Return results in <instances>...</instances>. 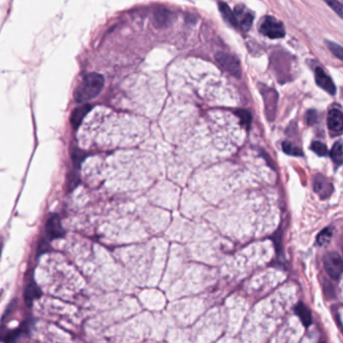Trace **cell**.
<instances>
[{
    "label": "cell",
    "mask_w": 343,
    "mask_h": 343,
    "mask_svg": "<svg viewBox=\"0 0 343 343\" xmlns=\"http://www.w3.org/2000/svg\"><path fill=\"white\" fill-rule=\"evenodd\" d=\"M104 87V78L97 73L86 74L74 91V98L84 103L97 97Z\"/></svg>",
    "instance_id": "obj_1"
},
{
    "label": "cell",
    "mask_w": 343,
    "mask_h": 343,
    "mask_svg": "<svg viewBox=\"0 0 343 343\" xmlns=\"http://www.w3.org/2000/svg\"><path fill=\"white\" fill-rule=\"evenodd\" d=\"M260 31L265 36L276 40V39H282L285 36L286 31L284 28L283 24L276 20L274 16H265L260 24Z\"/></svg>",
    "instance_id": "obj_2"
},
{
    "label": "cell",
    "mask_w": 343,
    "mask_h": 343,
    "mask_svg": "<svg viewBox=\"0 0 343 343\" xmlns=\"http://www.w3.org/2000/svg\"><path fill=\"white\" fill-rule=\"evenodd\" d=\"M323 265L326 273L332 279H338L343 273L342 257L336 252H329L323 258Z\"/></svg>",
    "instance_id": "obj_3"
},
{
    "label": "cell",
    "mask_w": 343,
    "mask_h": 343,
    "mask_svg": "<svg viewBox=\"0 0 343 343\" xmlns=\"http://www.w3.org/2000/svg\"><path fill=\"white\" fill-rule=\"evenodd\" d=\"M216 60L221 65V68L227 73L233 74L236 78H241L242 69L240 61L233 54L224 51H219L216 54Z\"/></svg>",
    "instance_id": "obj_4"
},
{
    "label": "cell",
    "mask_w": 343,
    "mask_h": 343,
    "mask_svg": "<svg viewBox=\"0 0 343 343\" xmlns=\"http://www.w3.org/2000/svg\"><path fill=\"white\" fill-rule=\"evenodd\" d=\"M327 126L332 135H341L343 133V113L338 109H332L327 116Z\"/></svg>",
    "instance_id": "obj_5"
},
{
    "label": "cell",
    "mask_w": 343,
    "mask_h": 343,
    "mask_svg": "<svg viewBox=\"0 0 343 343\" xmlns=\"http://www.w3.org/2000/svg\"><path fill=\"white\" fill-rule=\"evenodd\" d=\"M315 81L321 89L326 91L330 95L336 94V87L332 81V79L324 72L323 69L316 68L315 69Z\"/></svg>",
    "instance_id": "obj_6"
},
{
    "label": "cell",
    "mask_w": 343,
    "mask_h": 343,
    "mask_svg": "<svg viewBox=\"0 0 343 343\" xmlns=\"http://www.w3.org/2000/svg\"><path fill=\"white\" fill-rule=\"evenodd\" d=\"M46 233L49 240L59 239L65 236V230L62 226L61 220L58 216H51L46 224Z\"/></svg>",
    "instance_id": "obj_7"
},
{
    "label": "cell",
    "mask_w": 343,
    "mask_h": 343,
    "mask_svg": "<svg viewBox=\"0 0 343 343\" xmlns=\"http://www.w3.org/2000/svg\"><path fill=\"white\" fill-rule=\"evenodd\" d=\"M314 190L321 198H326L333 192L332 184L322 175H317L314 180Z\"/></svg>",
    "instance_id": "obj_8"
},
{
    "label": "cell",
    "mask_w": 343,
    "mask_h": 343,
    "mask_svg": "<svg viewBox=\"0 0 343 343\" xmlns=\"http://www.w3.org/2000/svg\"><path fill=\"white\" fill-rule=\"evenodd\" d=\"M235 14L237 16L239 25L244 30H249L250 27L252 26L253 21H254V14L245 7H241V6L236 7Z\"/></svg>",
    "instance_id": "obj_9"
},
{
    "label": "cell",
    "mask_w": 343,
    "mask_h": 343,
    "mask_svg": "<svg viewBox=\"0 0 343 343\" xmlns=\"http://www.w3.org/2000/svg\"><path fill=\"white\" fill-rule=\"evenodd\" d=\"M91 109H92V106L88 104L82 105L74 109L71 116V124L74 127V130L79 128V126L81 125V123L84 120L86 115L89 113V111H91Z\"/></svg>",
    "instance_id": "obj_10"
},
{
    "label": "cell",
    "mask_w": 343,
    "mask_h": 343,
    "mask_svg": "<svg viewBox=\"0 0 343 343\" xmlns=\"http://www.w3.org/2000/svg\"><path fill=\"white\" fill-rule=\"evenodd\" d=\"M41 296H42V290L37 287V285L33 281H30L25 287V300L26 304L30 306L32 301L40 298Z\"/></svg>",
    "instance_id": "obj_11"
},
{
    "label": "cell",
    "mask_w": 343,
    "mask_h": 343,
    "mask_svg": "<svg viewBox=\"0 0 343 343\" xmlns=\"http://www.w3.org/2000/svg\"><path fill=\"white\" fill-rule=\"evenodd\" d=\"M295 311H296V314L299 316V318L301 319L302 323L304 324L305 327H308L311 323H312V314L310 312V310L308 309V307L300 302L296 308H295Z\"/></svg>",
    "instance_id": "obj_12"
},
{
    "label": "cell",
    "mask_w": 343,
    "mask_h": 343,
    "mask_svg": "<svg viewBox=\"0 0 343 343\" xmlns=\"http://www.w3.org/2000/svg\"><path fill=\"white\" fill-rule=\"evenodd\" d=\"M219 6H220V10H221V14L223 15L224 20L230 25H232L233 26H238L239 23H238L237 16H236L235 12L230 8V6L224 2H220Z\"/></svg>",
    "instance_id": "obj_13"
},
{
    "label": "cell",
    "mask_w": 343,
    "mask_h": 343,
    "mask_svg": "<svg viewBox=\"0 0 343 343\" xmlns=\"http://www.w3.org/2000/svg\"><path fill=\"white\" fill-rule=\"evenodd\" d=\"M29 326H30L29 323L25 322V323L22 324L21 327H18L17 329H14V330L8 332V333L6 334V336L3 338L4 342L13 343L14 341H16V339H17L22 334L25 333V331H26V329H27Z\"/></svg>",
    "instance_id": "obj_14"
},
{
    "label": "cell",
    "mask_w": 343,
    "mask_h": 343,
    "mask_svg": "<svg viewBox=\"0 0 343 343\" xmlns=\"http://www.w3.org/2000/svg\"><path fill=\"white\" fill-rule=\"evenodd\" d=\"M330 157L333 160V162L339 166L343 164V143L340 141H337L330 151Z\"/></svg>",
    "instance_id": "obj_15"
},
{
    "label": "cell",
    "mask_w": 343,
    "mask_h": 343,
    "mask_svg": "<svg viewBox=\"0 0 343 343\" xmlns=\"http://www.w3.org/2000/svg\"><path fill=\"white\" fill-rule=\"evenodd\" d=\"M333 231L331 227H326L324 228L322 232H320L318 236H317V243L320 245H326L329 243V241L331 240Z\"/></svg>",
    "instance_id": "obj_16"
},
{
    "label": "cell",
    "mask_w": 343,
    "mask_h": 343,
    "mask_svg": "<svg viewBox=\"0 0 343 343\" xmlns=\"http://www.w3.org/2000/svg\"><path fill=\"white\" fill-rule=\"evenodd\" d=\"M283 151L288 154V155H293V156H302L303 155V151L300 148L296 147L292 143L286 141L283 143L282 145Z\"/></svg>",
    "instance_id": "obj_17"
},
{
    "label": "cell",
    "mask_w": 343,
    "mask_h": 343,
    "mask_svg": "<svg viewBox=\"0 0 343 343\" xmlns=\"http://www.w3.org/2000/svg\"><path fill=\"white\" fill-rule=\"evenodd\" d=\"M326 45L328 47V49H330V51L337 58L339 59L340 61L343 62V48L341 46L335 44V43H332V42H326Z\"/></svg>",
    "instance_id": "obj_18"
},
{
    "label": "cell",
    "mask_w": 343,
    "mask_h": 343,
    "mask_svg": "<svg viewBox=\"0 0 343 343\" xmlns=\"http://www.w3.org/2000/svg\"><path fill=\"white\" fill-rule=\"evenodd\" d=\"M311 150L313 152H315L318 156H325L328 153L326 145L323 144L322 142H319V141H314L311 144Z\"/></svg>",
    "instance_id": "obj_19"
},
{
    "label": "cell",
    "mask_w": 343,
    "mask_h": 343,
    "mask_svg": "<svg viewBox=\"0 0 343 343\" xmlns=\"http://www.w3.org/2000/svg\"><path fill=\"white\" fill-rule=\"evenodd\" d=\"M327 4L341 17L343 18V4L336 1V0H333V1H327Z\"/></svg>",
    "instance_id": "obj_20"
},
{
    "label": "cell",
    "mask_w": 343,
    "mask_h": 343,
    "mask_svg": "<svg viewBox=\"0 0 343 343\" xmlns=\"http://www.w3.org/2000/svg\"><path fill=\"white\" fill-rule=\"evenodd\" d=\"M237 115L241 118L242 122L245 126H249L250 123H251V115L247 111H243V110H240L237 112Z\"/></svg>",
    "instance_id": "obj_21"
},
{
    "label": "cell",
    "mask_w": 343,
    "mask_h": 343,
    "mask_svg": "<svg viewBox=\"0 0 343 343\" xmlns=\"http://www.w3.org/2000/svg\"><path fill=\"white\" fill-rule=\"evenodd\" d=\"M82 155H85V154H84L83 152H81V151H78V152L74 151V153L72 154V157H73V159H74V164H75L77 166H79V165L81 164V162H82V160H83V158H84V157H82Z\"/></svg>",
    "instance_id": "obj_22"
},
{
    "label": "cell",
    "mask_w": 343,
    "mask_h": 343,
    "mask_svg": "<svg viewBox=\"0 0 343 343\" xmlns=\"http://www.w3.org/2000/svg\"><path fill=\"white\" fill-rule=\"evenodd\" d=\"M321 343H325V342H321Z\"/></svg>",
    "instance_id": "obj_23"
}]
</instances>
